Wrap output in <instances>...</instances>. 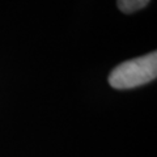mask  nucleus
<instances>
[{"instance_id": "f03ea898", "label": "nucleus", "mask_w": 157, "mask_h": 157, "mask_svg": "<svg viewBox=\"0 0 157 157\" xmlns=\"http://www.w3.org/2000/svg\"><path fill=\"white\" fill-rule=\"evenodd\" d=\"M149 0H117L118 9L123 13H134L148 6Z\"/></svg>"}, {"instance_id": "f257e3e1", "label": "nucleus", "mask_w": 157, "mask_h": 157, "mask_svg": "<svg viewBox=\"0 0 157 157\" xmlns=\"http://www.w3.org/2000/svg\"><path fill=\"white\" fill-rule=\"evenodd\" d=\"M157 76V52L121 63L109 75V84L114 89H132L148 84Z\"/></svg>"}]
</instances>
